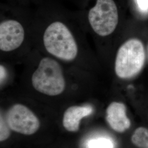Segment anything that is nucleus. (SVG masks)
<instances>
[{"instance_id": "13", "label": "nucleus", "mask_w": 148, "mask_h": 148, "mask_svg": "<svg viewBox=\"0 0 148 148\" xmlns=\"http://www.w3.org/2000/svg\"><path fill=\"white\" fill-rule=\"evenodd\" d=\"M147 54H148V50H147Z\"/></svg>"}, {"instance_id": "9", "label": "nucleus", "mask_w": 148, "mask_h": 148, "mask_svg": "<svg viewBox=\"0 0 148 148\" xmlns=\"http://www.w3.org/2000/svg\"><path fill=\"white\" fill-rule=\"evenodd\" d=\"M132 143L140 148H148V130L139 127L136 130L131 138Z\"/></svg>"}, {"instance_id": "12", "label": "nucleus", "mask_w": 148, "mask_h": 148, "mask_svg": "<svg viewBox=\"0 0 148 148\" xmlns=\"http://www.w3.org/2000/svg\"><path fill=\"white\" fill-rule=\"evenodd\" d=\"M139 10L143 13L148 12V0H136Z\"/></svg>"}, {"instance_id": "1", "label": "nucleus", "mask_w": 148, "mask_h": 148, "mask_svg": "<svg viewBox=\"0 0 148 148\" xmlns=\"http://www.w3.org/2000/svg\"><path fill=\"white\" fill-rule=\"evenodd\" d=\"M80 21L62 17L34 19V46L63 63L89 71L93 59Z\"/></svg>"}, {"instance_id": "2", "label": "nucleus", "mask_w": 148, "mask_h": 148, "mask_svg": "<svg viewBox=\"0 0 148 148\" xmlns=\"http://www.w3.org/2000/svg\"><path fill=\"white\" fill-rule=\"evenodd\" d=\"M32 88L48 97H57L67 90L70 79L86 71L63 63L34 48L21 64Z\"/></svg>"}, {"instance_id": "11", "label": "nucleus", "mask_w": 148, "mask_h": 148, "mask_svg": "<svg viewBox=\"0 0 148 148\" xmlns=\"http://www.w3.org/2000/svg\"><path fill=\"white\" fill-rule=\"evenodd\" d=\"M11 128L8 125L3 115L1 114L0 121V141L3 142L7 139L11 134Z\"/></svg>"}, {"instance_id": "4", "label": "nucleus", "mask_w": 148, "mask_h": 148, "mask_svg": "<svg viewBox=\"0 0 148 148\" xmlns=\"http://www.w3.org/2000/svg\"><path fill=\"white\" fill-rule=\"evenodd\" d=\"M87 32L95 37L107 38L117 30L119 13L114 0H96L85 18L80 20Z\"/></svg>"}, {"instance_id": "7", "label": "nucleus", "mask_w": 148, "mask_h": 148, "mask_svg": "<svg viewBox=\"0 0 148 148\" xmlns=\"http://www.w3.org/2000/svg\"><path fill=\"white\" fill-rule=\"evenodd\" d=\"M106 113V121L114 131L122 133L130 127L131 122L126 115V108L123 103L112 102L108 106Z\"/></svg>"}, {"instance_id": "5", "label": "nucleus", "mask_w": 148, "mask_h": 148, "mask_svg": "<svg viewBox=\"0 0 148 148\" xmlns=\"http://www.w3.org/2000/svg\"><path fill=\"white\" fill-rule=\"evenodd\" d=\"M146 58L143 42L137 38H131L122 43L115 54L114 72L120 79H132L143 70Z\"/></svg>"}, {"instance_id": "8", "label": "nucleus", "mask_w": 148, "mask_h": 148, "mask_svg": "<svg viewBox=\"0 0 148 148\" xmlns=\"http://www.w3.org/2000/svg\"><path fill=\"white\" fill-rule=\"evenodd\" d=\"M93 111L92 106L89 104L69 106L64 114V127L69 132H76L78 131L81 119L90 115Z\"/></svg>"}, {"instance_id": "6", "label": "nucleus", "mask_w": 148, "mask_h": 148, "mask_svg": "<svg viewBox=\"0 0 148 148\" xmlns=\"http://www.w3.org/2000/svg\"><path fill=\"white\" fill-rule=\"evenodd\" d=\"M5 120L12 131L25 135L36 132L40 126L36 115L27 106L21 103L11 106L5 114Z\"/></svg>"}, {"instance_id": "3", "label": "nucleus", "mask_w": 148, "mask_h": 148, "mask_svg": "<svg viewBox=\"0 0 148 148\" xmlns=\"http://www.w3.org/2000/svg\"><path fill=\"white\" fill-rule=\"evenodd\" d=\"M32 20L1 17L0 59L14 65L21 64L34 48Z\"/></svg>"}, {"instance_id": "10", "label": "nucleus", "mask_w": 148, "mask_h": 148, "mask_svg": "<svg viewBox=\"0 0 148 148\" xmlns=\"http://www.w3.org/2000/svg\"><path fill=\"white\" fill-rule=\"evenodd\" d=\"M88 148H114V144L110 139L105 138L92 139L88 143Z\"/></svg>"}]
</instances>
